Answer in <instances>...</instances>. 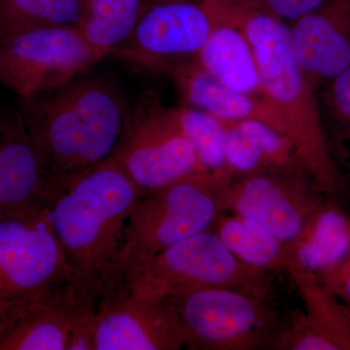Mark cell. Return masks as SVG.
Wrapping results in <instances>:
<instances>
[{"instance_id":"obj_24","label":"cell","mask_w":350,"mask_h":350,"mask_svg":"<svg viewBox=\"0 0 350 350\" xmlns=\"http://www.w3.org/2000/svg\"><path fill=\"white\" fill-rule=\"evenodd\" d=\"M269 347L288 350H336L338 345L315 330L306 317L296 313L289 323L278 327Z\"/></svg>"},{"instance_id":"obj_14","label":"cell","mask_w":350,"mask_h":350,"mask_svg":"<svg viewBox=\"0 0 350 350\" xmlns=\"http://www.w3.org/2000/svg\"><path fill=\"white\" fill-rule=\"evenodd\" d=\"M53 200L19 109L0 110V217L36 213L50 206Z\"/></svg>"},{"instance_id":"obj_17","label":"cell","mask_w":350,"mask_h":350,"mask_svg":"<svg viewBox=\"0 0 350 350\" xmlns=\"http://www.w3.org/2000/svg\"><path fill=\"white\" fill-rule=\"evenodd\" d=\"M284 244L289 275L331 273L350 255V221L337 209H319Z\"/></svg>"},{"instance_id":"obj_27","label":"cell","mask_w":350,"mask_h":350,"mask_svg":"<svg viewBox=\"0 0 350 350\" xmlns=\"http://www.w3.org/2000/svg\"><path fill=\"white\" fill-rule=\"evenodd\" d=\"M340 288L345 296L350 300V262L340 273Z\"/></svg>"},{"instance_id":"obj_6","label":"cell","mask_w":350,"mask_h":350,"mask_svg":"<svg viewBox=\"0 0 350 350\" xmlns=\"http://www.w3.org/2000/svg\"><path fill=\"white\" fill-rule=\"evenodd\" d=\"M167 299L176 308L190 350L265 349L280 325L271 301L237 290L202 288Z\"/></svg>"},{"instance_id":"obj_21","label":"cell","mask_w":350,"mask_h":350,"mask_svg":"<svg viewBox=\"0 0 350 350\" xmlns=\"http://www.w3.org/2000/svg\"><path fill=\"white\" fill-rule=\"evenodd\" d=\"M84 0H0V41L32 29L75 27Z\"/></svg>"},{"instance_id":"obj_1","label":"cell","mask_w":350,"mask_h":350,"mask_svg":"<svg viewBox=\"0 0 350 350\" xmlns=\"http://www.w3.org/2000/svg\"><path fill=\"white\" fill-rule=\"evenodd\" d=\"M18 109L54 199L78 175L114 155L131 114L116 85L98 76H78L20 100Z\"/></svg>"},{"instance_id":"obj_8","label":"cell","mask_w":350,"mask_h":350,"mask_svg":"<svg viewBox=\"0 0 350 350\" xmlns=\"http://www.w3.org/2000/svg\"><path fill=\"white\" fill-rule=\"evenodd\" d=\"M98 61L77 27L32 29L0 41V84L25 100L75 79Z\"/></svg>"},{"instance_id":"obj_4","label":"cell","mask_w":350,"mask_h":350,"mask_svg":"<svg viewBox=\"0 0 350 350\" xmlns=\"http://www.w3.org/2000/svg\"><path fill=\"white\" fill-rule=\"evenodd\" d=\"M234 177L231 170L206 172L145 193L126 222L112 291L125 286L159 253L213 229L226 213L223 192Z\"/></svg>"},{"instance_id":"obj_11","label":"cell","mask_w":350,"mask_h":350,"mask_svg":"<svg viewBox=\"0 0 350 350\" xmlns=\"http://www.w3.org/2000/svg\"><path fill=\"white\" fill-rule=\"evenodd\" d=\"M96 301L78 282L9 301L0 314V350H68L71 333L94 323Z\"/></svg>"},{"instance_id":"obj_15","label":"cell","mask_w":350,"mask_h":350,"mask_svg":"<svg viewBox=\"0 0 350 350\" xmlns=\"http://www.w3.org/2000/svg\"><path fill=\"white\" fill-rule=\"evenodd\" d=\"M295 57L315 90L350 66V0H329L289 25Z\"/></svg>"},{"instance_id":"obj_25","label":"cell","mask_w":350,"mask_h":350,"mask_svg":"<svg viewBox=\"0 0 350 350\" xmlns=\"http://www.w3.org/2000/svg\"><path fill=\"white\" fill-rule=\"evenodd\" d=\"M329 0H261L267 10L290 25L306 14L317 10Z\"/></svg>"},{"instance_id":"obj_2","label":"cell","mask_w":350,"mask_h":350,"mask_svg":"<svg viewBox=\"0 0 350 350\" xmlns=\"http://www.w3.org/2000/svg\"><path fill=\"white\" fill-rule=\"evenodd\" d=\"M216 18L241 27L254 51L264 98L282 131L296 147L314 185L335 192L340 176L327 142L317 90L295 57L289 25L267 10L261 0H214Z\"/></svg>"},{"instance_id":"obj_10","label":"cell","mask_w":350,"mask_h":350,"mask_svg":"<svg viewBox=\"0 0 350 350\" xmlns=\"http://www.w3.org/2000/svg\"><path fill=\"white\" fill-rule=\"evenodd\" d=\"M72 282L80 280L55 236L50 206L0 217V301Z\"/></svg>"},{"instance_id":"obj_20","label":"cell","mask_w":350,"mask_h":350,"mask_svg":"<svg viewBox=\"0 0 350 350\" xmlns=\"http://www.w3.org/2000/svg\"><path fill=\"white\" fill-rule=\"evenodd\" d=\"M142 6L144 0H84L77 29L98 59L128 40Z\"/></svg>"},{"instance_id":"obj_5","label":"cell","mask_w":350,"mask_h":350,"mask_svg":"<svg viewBox=\"0 0 350 350\" xmlns=\"http://www.w3.org/2000/svg\"><path fill=\"white\" fill-rule=\"evenodd\" d=\"M123 287L161 299L202 288H225L273 303L271 273L239 259L213 229L159 253Z\"/></svg>"},{"instance_id":"obj_26","label":"cell","mask_w":350,"mask_h":350,"mask_svg":"<svg viewBox=\"0 0 350 350\" xmlns=\"http://www.w3.org/2000/svg\"><path fill=\"white\" fill-rule=\"evenodd\" d=\"M326 100L332 112L350 121V66L328 83Z\"/></svg>"},{"instance_id":"obj_9","label":"cell","mask_w":350,"mask_h":350,"mask_svg":"<svg viewBox=\"0 0 350 350\" xmlns=\"http://www.w3.org/2000/svg\"><path fill=\"white\" fill-rule=\"evenodd\" d=\"M213 25L202 0H144L133 33L110 56L167 73L199 56Z\"/></svg>"},{"instance_id":"obj_12","label":"cell","mask_w":350,"mask_h":350,"mask_svg":"<svg viewBox=\"0 0 350 350\" xmlns=\"http://www.w3.org/2000/svg\"><path fill=\"white\" fill-rule=\"evenodd\" d=\"M184 347L178 313L167 299L123 287L96 301L94 350H179Z\"/></svg>"},{"instance_id":"obj_3","label":"cell","mask_w":350,"mask_h":350,"mask_svg":"<svg viewBox=\"0 0 350 350\" xmlns=\"http://www.w3.org/2000/svg\"><path fill=\"white\" fill-rule=\"evenodd\" d=\"M145 192L114 157L75 177L50 206L55 236L80 282L112 291L126 222Z\"/></svg>"},{"instance_id":"obj_13","label":"cell","mask_w":350,"mask_h":350,"mask_svg":"<svg viewBox=\"0 0 350 350\" xmlns=\"http://www.w3.org/2000/svg\"><path fill=\"white\" fill-rule=\"evenodd\" d=\"M308 179L268 170L234 177L223 192L225 211L256 221L283 243H289L319 209Z\"/></svg>"},{"instance_id":"obj_16","label":"cell","mask_w":350,"mask_h":350,"mask_svg":"<svg viewBox=\"0 0 350 350\" xmlns=\"http://www.w3.org/2000/svg\"><path fill=\"white\" fill-rule=\"evenodd\" d=\"M165 75L174 79L183 105L209 113L225 123L259 120L284 135L266 100L226 87L200 66L198 57L174 66Z\"/></svg>"},{"instance_id":"obj_7","label":"cell","mask_w":350,"mask_h":350,"mask_svg":"<svg viewBox=\"0 0 350 350\" xmlns=\"http://www.w3.org/2000/svg\"><path fill=\"white\" fill-rule=\"evenodd\" d=\"M112 157L145 193L208 172L184 133L178 109L155 101L131 113Z\"/></svg>"},{"instance_id":"obj_18","label":"cell","mask_w":350,"mask_h":350,"mask_svg":"<svg viewBox=\"0 0 350 350\" xmlns=\"http://www.w3.org/2000/svg\"><path fill=\"white\" fill-rule=\"evenodd\" d=\"M213 19V31L198 56L200 66L226 87L265 100L256 57L245 33L232 21Z\"/></svg>"},{"instance_id":"obj_22","label":"cell","mask_w":350,"mask_h":350,"mask_svg":"<svg viewBox=\"0 0 350 350\" xmlns=\"http://www.w3.org/2000/svg\"><path fill=\"white\" fill-rule=\"evenodd\" d=\"M177 109L184 133L204 169L208 172L231 170L225 155L227 129L224 122L197 108L182 105Z\"/></svg>"},{"instance_id":"obj_19","label":"cell","mask_w":350,"mask_h":350,"mask_svg":"<svg viewBox=\"0 0 350 350\" xmlns=\"http://www.w3.org/2000/svg\"><path fill=\"white\" fill-rule=\"evenodd\" d=\"M213 230L241 261L267 273H286L285 244L256 221L226 211Z\"/></svg>"},{"instance_id":"obj_23","label":"cell","mask_w":350,"mask_h":350,"mask_svg":"<svg viewBox=\"0 0 350 350\" xmlns=\"http://www.w3.org/2000/svg\"><path fill=\"white\" fill-rule=\"evenodd\" d=\"M225 123V122H224ZM225 155L228 167L236 174L265 170V161L256 140L237 123H225Z\"/></svg>"},{"instance_id":"obj_28","label":"cell","mask_w":350,"mask_h":350,"mask_svg":"<svg viewBox=\"0 0 350 350\" xmlns=\"http://www.w3.org/2000/svg\"><path fill=\"white\" fill-rule=\"evenodd\" d=\"M9 301H0V314L3 312L4 308H6V306L8 305Z\"/></svg>"}]
</instances>
